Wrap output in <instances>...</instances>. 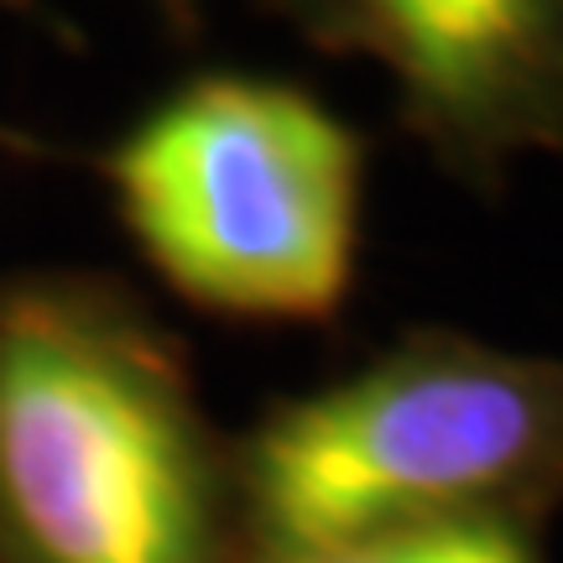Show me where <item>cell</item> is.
<instances>
[{
    "label": "cell",
    "instance_id": "cell-1",
    "mask_svg": "<svg viewBox=\"0 0 563 563\" xmlns=\"http://www.w3.org/2000/svg\"><path fill=\"white\" fill-rule=\"evenodd\" d=\"M0 563H245L235 443L104 277L0 282Z\"/></svg>",
    "mask_w": 563,
    "mask_h": 563
},
{
    "label": "cell",
    "instance_id": "cell-2",
    "mask_svg": "<svg viewBox=\"0 0 563 563\" xmlns=\"http://www.w3.org/2000/svg\"><path fill=\"white\" fill-rule=\"evenodd\" d=\"M245 563L371 532L517 517L563 501V361L418 329L241 443Z\"/></svg>",
    "mask_w": 563,
    "mask_h": 563
},
{
    "label": "cell",
    "instance_id": "cell-3",
    "mask_svg": "<svg viewBox=\"0 0 563 563\" xmlns=\"http://www.w3.org/2000/svg\"><path fill=\"white\" fill-rule=\"evenodd\" d=\"M115 214L178 298L262 323H329L361 266L365 141L308 89L203 74L104 157Z\"/></svg>",
    "mask_w": 563,
    "mask_h": 563
},
{
    "label": "cell",
    "instance_id": "cell-7",
    "mask_svg": "<svg viewBox=\"0 0 563 563\" xmlns=\"http://www.w3.org/2000/svg\"><path fill=\"white\" fill-rule=\"evenodd\" d=\"M157 5H167V11H173L178 21H188V16H194V5H199V0H157Z\"/></svg>",
    "mask_w": 563,
    "mask_h": 563
},
{
    "label": "cell",
    "instance_id": "cell-6",
    "mask_svg": "<svg viewBox=\"0 0 563 563\" xmlns=\"http://www.w3.org/2000/svg\"><path fill=\"white\" fill-rule=\"evenodd\" d=\"M16 152H32V141L11 131V121H0V157H16Z\"/></svg>",
    "mask_w": 563,
    "mask_h": 563
},
{
    "label": "cell",
    "instance_id": "cell-5",
    "mask_svg": "<svg viewBox=\"0 0 563 563\" xmlns=\"http://www.w3.org/2000/svg\"><path fill=\"white\" fill-rule=\"evenodd\" d=\"M277 563H548L538 543V522L517 517H481V522H433L371 532L334 548H313Z\"/></svg>",
    "mask_w": 563,
    "mask_h": 563
},
{
    "label": "cell",
    "instance_id": "cell-4",
    "mask_svg": "<svg viewBox=\"0 0 563 563\" xmlns=\"http://www.w3.org/2000/svg\"><path fill=\"white\" fill-rule=\"evenodd\" d=\"M323 53L371 58L407 131L470 183L563 152V0H266Z\"/></svg>",
    "mask_w": 563,
    "mask_h": 563
}]
</instances>
